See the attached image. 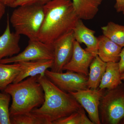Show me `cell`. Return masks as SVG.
Segmentation results:
<instances>
[{
	"instance_id": "obj_1",
	"label": "cell",
	"mask_w": 124,
	"mask_h": 124,
	"mask_svg": "<svg viewBox=\"0 0 124 124\" xmlns=\"http://www.w3.org/2000/svg\"><path fill=\"white\" fill-rule=\"evenodd\" d=\"M45 17L38 39L53 44L73 31L79 19L71 0H52L44 5Z\"/></svg>"
},
{
	"instance_id": "obj_2",
	"label": "cell",
	"mask_w": 124,
	"mask_h": 124,
	"mask_svg": "<svg viewBox=\"0 0 124 124\" xmlns=\"http://www.w3.org/2000/svg\"><path fill=\"white\" fill-rule=\"evenodd\" d=\"M38 82L44 92V101L32 112L46 116L53 122L66 117L83 107L70 93L55 85L45 75L38 76Z\"/></svg>"
},
{
	"instance_id": "obj_3",
	"label": "cell",
	"mask_w": 124,
	"mask_h": 124,
	"mask_svg": "<svg viewBox=\"0 0 124 124\" xmlns=\"http://www.w3.org/2000/svg\"><path fill=\"white\" fill-rule=\"evenodd\" d=\"M38 76L12 83L4 90L5 93L8 94L12 98L9 108L10 116L30 112L43 104L44 92L38 82Z\"/></svg>"
},
{
	"instance_id": "obj_4",
	"label": "cell",
	"mask_w": 124,
	"mask_h": 124,
	"mask_svg": "<svg viewBox=\"0 0 124 124\" xmlns=\"http://www.w3.org/2000/svg\"><path fill=\"white\" fill-rule=\"evenodd\" d=\"M44 5H24L16 7L9 17L15 32L23 35L29 40L38 39L45 17Z\"/></svg>"
},
{
	"instance_id": "obj_5",
	"label": "cell",
	"mask_w": 124,
	"mask_h": 124,
	"mask_svg": "<svg viewBox=\"0 0 124 124\" xmlns=\"http://www.w3.org/2000/svg\"><path fill=\"white\" fill-rule=\"evenodd\" d=\"M106 90L99 107L101 124H124V83Z\"/></svg>"
},
{
	"instance_id": "obj_6",
	"label": "cell",
	"mask_w": 124,
	"mask_h": 124,
	"mask_svg": "<svg viewBox=\"0 0 124 124\" xmlns=\"http://www.w3.org/2000/svg\"><path fill=\"white\" fill-rule=\"evenodd\" d=\"M54 49L53 44H46L38 39L29 40L24 50L10 57L0 61L2 63H12L23 62L40 60H54Z\"/></svg>"
},
{
	"instance_id": "obj_7",
	"label": "cell",
	"mask_w": 124,
	"mask_h": 124,
	"mask_svg": "<svg viewBox=\"0 0 124 124\" xmlns=\"http://www.w3.org/2000/svg\"><path fill=\"white\" fill-rule=\"evenodd\" d=\"M45 75L55 85L67 93L89 89L88 76L82 74L69 71L63 73L47 70Z\"/></svg>"
},
{
	"instance_id": "obj_8",
	"label": "cell",
	"mask_w": 124,
	"mask_h": 124,
	"mask_svg": "<svg viewBox=\"0 0 124 124\" xmlns=\"http://www.w3.org/2000/svg\"><path fill=\"white\" fill-rule=\"evenodd\" d=\"M106 89H87L69 93L86 111L93 124H101L99 107L100 99Z\"/></svg>"
},
{
	"instance_id": "obj_9",
	"label": "cell",
	"mask_w": 124,
	"mask_h": 124,
	"mask_svg": "<svg viewBox=\"0 0 124 124\" xmlns=\"http://www.w3.org/2000/svg\"><path fill=\"white\" fill-rule=\"evenodd\" d=\"M75 40L73 31L62 36L53 43L54 63L51 71L62 72L63 67L71 58Z\"/></svg>"
},
{
	"instance_id": "obj_10",
	"label": "cell",
	"mask_w": 124,
	"mask_h": 124,
	"mask_svg": "<svg viewBox=\"0 0 124 124\" xmlns=\"http://www.w3.org/2000/svg\"><path fill=\"white\" fill-rule=\"evenodd\" d=\"M92 54L82 48L80 44L75 40L72 56L63 68V71H71L88 76L89 68L94 58Z\"/></svg>"
},
{
	"instance_id": "obj_11",
	"label": "cell",
	"mask_w": 124,
	"mask_h": 124,
	"mask_svg": "<svg viewBox=\"0 0 124 124\" xmlns=\"http://www.w3.org/2000/svg\"><path fill=\"white\" fill-rule=\"evenodd\" d=\"M20 35L15 32H11L8 14H7L6 27L4 33L0 36V61L19 53Z\"/></svg>"
},
{
	"instance_id": "obj_12",
	"label": "cell",
	"mask_w": 124,
	"mask_h": 124,
	"mask_svg": "<svg viewBox=\"0 0 124 124\" xmlns=\"http://www.w3.org/2000/svg\"><path fill=\"white\" fill-rule=\"evenodd\" d=\"M75 39L86 46L85 50L94 56L98 55V40L95 36V31L86 27L82 20L79 19L73 30Z\"/></svg>"
},
{
	"instance_id": "obj_13",
	"label": "cell",
	"mask_w": 124,
	"mask_h": 124,
	"mask_svg": "<svg viewBox=\"0 0 124 124\" xmlns=\"http://www.w3.org/2000/svg\"><path fill=\"white\" fill-rule=\"evenodd\" d=\"M21 71L13 83H17L31 77L45 75V72L53 67L54 60H40L18 62Z\"/></svg>"
},
{
	"instance_id": "obj_14",
	"label": "cell",
	"mask_w": 124,
	"mask_h": 124,
	"mask_svg": "<svg viewBox=\"0 0 124 124\" xmlns=\"http://www.w3.org/2000/svg\"><path fill=\"white\" fill-rule=\"evenodd\" d=\"M98 40V55L103 62H119L122 47L103 35Z\"/></svg>"
},
{
	"instance_id": "obj_15",
	"label": "cell",
	"mask_w": 124,
	"mask_h": 124,
	"mask_svg": "<svg viewBox=\"0 0 124 124\" xmlns=\"http://www.w3.org/2000/svg\"><path fill=\"white\" fill-rule=\"evenodd\" d=\"M103 0H72L76 13L79 19L90 20L95 17Z\"/></svg>"
},
{
	"instance_id": "obj_16",
	"label": "cell",
	"mask_w": 124,
	"mask_h": 124,
	"mask_svg": "<svg viewBox=\"0 0 124 124\" xmlns=\"http://www.w3.org/2000/svg\"><path fill=\"white\" fill-rule=\"evenodd\" d=\"M119 62L107 63L106 67L99 88L101 90L112 89L122 83L121 79Z\"/></svg>"
},
{
	"instance_id": "obj_17",
	"label": "cell",
	"mask_w": 124,
	"mask_h": 124,
	"mask_svg": "<svg viewBox=\"0 0 124 124\" xmlns=\"http://www.w3.org/2000/svg\"><path fill=\"white\" fill-rule=\"evenodd\" d=\"M107 63L102 60L98 55L94 57L90 66L87 86L89 89H97L98 88L104 75Z\"/></svg>"
},
{
	"instance_id": "obj_18",
	"label": "cell",
	"mask_w": 124,
	"mask_h": 124,
	"mask_svg": "<svg viewBox=\"0 0 124 124\" xmlns=\"http://www.w3.org/2000/svg\"><path fill=\"white\" fill-rule=\"evenodd\" d=\"M21 71L19 63H0V91L4 90L9 85L13 83Z\"/></svg>"
},
{
	"instance_id": "obj_19",
	"label": "cell",
	"mask_w": 124,
	"mask_h": 124,
	"mask_svg": "<svg viewBox=\"0 0 124 124\" xmlns=\"http://www.w3.org/2000/svg\"><path fill=\"white\" fill-rule=\"evenodd\" d=\"M101 29L103 35L122 48L124 47V25L110 22Z\"/></svg>"
},
{
	"instance_id": "obj_20",
	"label": "cell",
	"mask_w": 124,
	"mask_h": 124,
	"mask_svg": "<svg viewBox=\"0 0 124 124\" xmlns=\"http://www.w3.org/2000/svg\"><path fill=\"white\" fill-rule=\"evenodd\" d=\"M11 124H52L45 116L32 111L29 112L11 116Z\"/></svg>"
},
{
	"instance_id": "obj_21",
	"label": "cell",
	"mask_w": 124,
	"mask_h": 124,
	"mask_svg": "<svg viewBox=\"0 0 124 124\" xmlns=\"http://www.w3.org/2000/svg\"><path fill=\"white\" fill-rule=\"evenodd\" d=\"M53 124H93L85 115V109L82 108L66 117L57 120Z\"/></svg>"
},
{
	"instance_id": "obj_22",
	"label": "cell",
	"mask_w": 124,
	"mask_h": 124,
	"mask_svg": "<svg viewBox=\"0 0 124 124\" xmlns=\"http://www.w3.org/2000/svg\"><path fill=\"white\" fill-rule=\"evenodd\" d=\"M11 96L0 91V124H11L9 108Z\"/></svg>"
},
{
	"instance_id": "obj_23",
	"label": "cell",
	"mask_w": 124,
	"mask_h": 124,
	"mask_svg": "<svg viewBox=\"0 0 124 124\" xmlns=\"http://www.w3.org/2000/svg\"><path fill=\"white\" fill-rule=\"evenodd\" d=\"M51 0H16L12 6V8H16L20 6L33 4L44 5Z\"/></svg>"
},
{
	"instance_id": "obj_24",
	"label": "cell",
	"mask_w": 124,
	"mask_h": 124,
	"mask_svg": "<svg viewBox=\"0 0 124 124\" xmlns=\"http://www.w3.org/2000/svg\"><path fill=\"white\" fill-rule=\"evenodd\" d=\"M121 73L124 72V47L122 48L120 54V60L119 62Z\"/></svg>"
},
{
	"instance_id": "obj_25",
	"label": "cell",
	"mask_w": 124,
	"mask_h": 124,
	"mask_svg": "<svg viewBox=\"0 0 124 124\" xmlns=\"http://www.w3.org/2000/svg\"><path fill=\"white\" fill-rule=\"evenodd\" d=\"M115 7L117 12H123L124 10V0H121L119 4L115 6Z\"/></svg>"
},
{
	"instance_id": "obj_26",
	"label": "cell",
	"mask_w": 124,
	"mask_h": 124,
	"mask_svg": "<svg viewBox=\"0 0 124 124\" xmlns=\"http://www.w3.org/2000/svg\"><path fill=\"white\" fill-rule=\"evenodd\" d=\"M16 0H0V1L6 6L12 7Z\"/></svg>"
},
{
	"instance_id": "obj_27",
	"label": "cell",
	"mask_w": 124,
	"mask_h": 124,
	"mask_svg": "<svg viewBox=\"0 0 124 124\" xmlns=\"http://www.w3.org/2000/svg\"><path fill=\"white\" fill-rule=\"evenodd\" d=\"M6 11V6L0 1V22L4 15Z\"/></svg>"
},
{
	"instance_id": "obj_28",
	"label": "cell",
	"mask_w": 124,
	"mask_h": 124,
	"mask_svg": "<svg viewBox=\"0 0 124 124\" xmlns=\"http://www.w3.org/2000/svg\"><path fill=\"white\" fill-rule=\"evenodd\" d=\"M120 77L121 79L122 80H124V72L121 74Z\"/></svg>"
},
{
	"instance_id": "obj_29",
	"label": "cell",
	"mask_w": 124,
	"mask_h": 124,
	"mask_svg": "<svg viewBox=\"0 0 124 124\" xmlns=\"http://www.w3.org/2000/svg\"><path fill=\"white\" fill-rule=\"evenodd\" d=\"M121 0H116V3L115 5H117L119 4V3L120 2Z\"/></svg>"
},
{
	"instance_id": "obj_30",
	"label": "cell",
	"mask_w": 124,
	"mask_h": 124,
	"mask_svg": "<svg viewBox=\"0 0 124 124\" xmlns=\"http://www.w3.org/2000/svg\"><path fill=\"white\" fill-rule=\"evenodd\" d=\"M123 14H124V11H123Z\"/></svg>"
}]
</instances>
